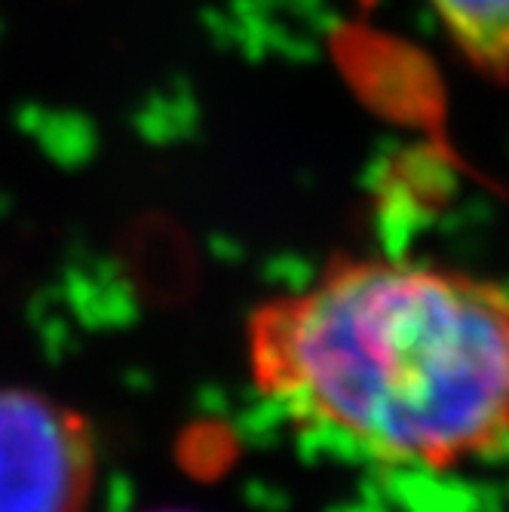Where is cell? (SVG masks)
<instances>
[{"label":"cell","mask_w":509,"mask_h":512,"mask_svg":"<svg viewBox=\"0 0 509 512\" xmlns=\"http://www.w3.org/2000/svg\"><path fill=\"white\" fill-rule=\"evenodd\" d=\"M243 362L289 427L375 470L442 476L509 451V279L344 255L249 307Z\"/></svg>","instance_id":"obj_1"},{"label":"cell","mask_w":509,"mask_h":512,"mask_svg":"<svg viewBox=\"0 0 509 512\" xmlns=\"http://www.w3.org/2000/svg\"><path fill=\"white\" fill-rule=\"evenodd\" d=\"M99 445L89 421L28 387H0V512H89Z\"/></svg>","instance_id":"obj_2"},{"label":"cell","mask_w":509,"mask_h":512,"mask_svg":"<svg viewBox=\"0 0 509 512\" xmlns=\"http://www.w3.org/2000/svg\"><path fill=\"white\" fill-rule=\"evenodd\" d=\"M448 37L476 68L509 80V0H430Z\"/></svg>","instance_id":"obj_3"},{"label":"cell","mask_w":509,"mask_h":512,"mask_svg":"<svg viewBox=\"0 0 509 512\" xmlns=\"http://www.w3.org/2000/svg\"><path fill=\"white\" fill-rule=\"evenodd\" d=\"M148 512H200V509H184V506H163V509H148Z\"/></svg>","instance_id":"obj_4"}]
</instances>
